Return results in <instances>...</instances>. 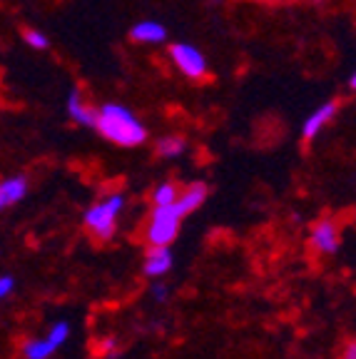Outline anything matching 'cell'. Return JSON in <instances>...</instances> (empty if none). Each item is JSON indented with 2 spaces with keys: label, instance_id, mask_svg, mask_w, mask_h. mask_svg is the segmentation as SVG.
Masks as SVG:
<instances>
[{
  "label": "cell",
  "instance_id": "cell-1",
  "mask_svg": "<svg viewBox=\"0 0 356 359\" xmlns=\"http://www.w3.org/2000/svg\"><path fill=\"white\" fill-rule=\"evenodd\" d=\"M93 128L97 130L107 142L120 145V147H139L147 140L145 123H142L130 107L120 105V102H105V105L97 107Z\"/></svg>",
  "mask_w": 356,
  "mask_h": 359
},
{
  "label": "cell",
  "instance_id": "cell-2",
  "mask_svg": "<svg viewBox=\"0 0 356 359\" xmlns=\"http://www.w3.org/2000/svg\"><path fill=\"white\" fill-rule=\"evenodd\" d=\"M123 208H125V195L123 192H112L105 200L95 202L93 208L85 210V215H83L85 227H88L97 240H102V242L112 240V235H115V230H117V217H120Z\"/></svg>",
  "mask_w": 356,
  "mask_h": 359
},
{
  "label": "cell",
  "instance_id": "cell-3",
  "mask_svg": "<svg viewBox=\"0 0 356 359\" xmlns=\"http://www.w3.org/2000/svg\"><path fill=\"white\" fill-rule=\"evenodd\" d=\"M182 217L174 212V208H155L145 224L147 247H170L179 235Z\"/></svg>",
  "mask_w": 356,
  "mask_h": 359
},
{
  "label": "cell",
  "instance_id": "cell-4",
  "mask_svg": "<svg viewBox=\"0 0 356 359\" xmlns=\"http://www.w3.org/2000/svg\"><path fill=\"white\" fill-rule=\"evenodd\" d=\"M170 60H172L174 67L189 80H205L207 73H210V62H207L205 53L189 43L170 45Z\"/></svg>",
  "mask_w": 356,
  "mask_h": 359
},
{
  "label": "cell",
  "instance_id": "cell-5",
  "mask_svg": "<svg viewBox=\"0 0 356 359\" xmlns=\"http://www.w3.org/2000/svg\"><path fill=\"white\" fill-rule=\"evenodd\" d=\"M312 247L319 255H334L339 252L341 245V227L336 219L331 217H322L317 224L312 227V237H309Z\"/></svg>",
  "mask_w": 356,
  "mask_h": 359
},
{
  "label": "cell",
  "instance_id": "cell-6",
  "mask_svg": "<svg viewBox=\"0 0 356 359\" xmlns=\"http://www.w3.org/2000/svg\"><path fill=\"white\" fill-rule=\"evenodd\" d=\"M336 112H339V102L336 100H327L324 105H319L317 110H312L309 118H304V123H301V137H304L306 142H312L314 137L336 118Z\"/></svg>",
  "mask_w": 356,
  "mask_h": 359
},
{
  "label": "cell",
  "instance_id": "cell-7",
  "mask_svg": "<svg viewBox=\"0 0 356 359\" xmlns=\"http://www.w3.org/2000/svg\"><path fill=\"white\" fill-rule=\"evenodd\" d=\"M207 185L205 182H189L184 190H179L177 200H174V212L179 215V217H187V215H192L195 210H200L202 205H205L207 200Z\"/></svg>",
  "mask_w": 356,
  "mask_h": 359
},
{
  "label": "cell",
  "instance_id": "cell-8",
  "mask_svg": "<svg viewBox=\"0 0 356 359\" xmlns=\"http://www.w3.org/2000/svg\"><path fill=\"white\" fill-rule=\"evenodd\" d=\"M174 257L170 247H150L145 255V262H142V272L145 277H152V280H160L172 269Z\"/></svg>",
  "mask_w": 356,
  "mask_h": 359
},
{
  "label": "cell",
  "instance_id": "cell-9",
  "mask_svg": "<svg viewBox=\"0 0 356 359\" xmlns=\"http://www.w3.org/2000/svg\"><path fill=\"white\" fill-rule=\"evenodd\" d=\"M28 195V177L25 175H13V177L0 180V212L18 205Z\"/></svg>",
  "mask_w": 356,
  "mask_h": 359
},
{
  "label": "cell",
  "instance_id": "cell-10",
  "mask_svg": "<svg viewBox=\"0 0 356 359\" xmlns=\"http://www.w3.org/2000/svg\"><path fill=\"white\" fill-rule=\"evenodd\" d=\"M67 115L75 120L78 125L83 128H93L95 125V115H97V107L88 105L78 88L70 90V95H67Z\"/></svg>",
  "mask_w": 356,
  "mask_h": 359
},
{
  "label": "cell",
  "instance_id": "cell-11",
  "mask_svg": "<svg viewBox=\"0 0 356 359\" xmlns=\"http://www.w3.org/2000/svg\"><path fill=\"white\" fill-rule=\"evenodd\" d=\"M130 38L135 43H145V45H160L167 40V28L157 20H139L130 30Z\"/></svg>",
  "mask_w": 356,
  "mask_h": 359
},
{
  "label": "cell",
  "instance_id": "cell-12",
  "mask_svg": "<svg viewBox=\"0 0 356 359\" xmlns=\"http://www.w3.org/2000/svg\"><path fill=\"white\" fill-rule=\"evenodd\" d=\"M157 155L160 157H167V160H174V157H179L184 150H187V140H184L182 135H165V137H160L155 145Z\"/></svg>",
  "mask_w": 356,
  "mask_h": 359
},
{
  "label": "cell",
  "instance_id": "cell-13",
  "mask_svg": "<svg viewBox=\"0 0 356 359\" xmlns=\"http://www.w3.org/2000/svg\"><path fill=\"white\" fill-rule=\"evenodd\" d=\"M20 352H22V357H25V359H50L57 349L53 347L45 337H40V339H28V342L20 347Z\"/></svg>",
  "mask_w": 356,
  "mask_h": 359
},
{
  "label": "cell",
  "instance_id": "cell-14",
  "mask_svg": "<svg viewBox=\"0 0 356 359\" xmlns=\"http://www.w3.org/2000/svg\"><path fill=\"white\" fill-rule=\"evenodd\" d=\"M179 195V187L174 182H160L152 192V205L155 208H172Z\"/></svg>",
  "mask_w": 356,
  "mask_h": 359
},
{
  "label": "cell",
  "instance_id": "cell-15",
  "mask_svg": "<svg viewBox=\"0 0 356 359\" xmlns=\"http://www.w3.org/2000/svg\"><path fill=\"white\" fill-rule=\"evenodd\" d=\"M67 337H70V325H67V322H55V325L48 330L45 339H48L55 349H60L62 344L67 342Z\"/></svg>",
  "mask_w": 356,
  "mask_h": 359
},
{
  "label": "cell",
  "instance_id": "cell-16",
  "mask_svg": "<svg viewBox=\"0 0 356 359\" xmlns=\"http://www.w3.org/2000/svg\"><path fill=\"white\" fill-rule=\"evenodd\" d=\"M22 40H25V45H28V48H33V50H48V48H50V40L45 38V33L33 30V28L22 33Z\"/></svg>",
  "mask_w": 356,
  "mask_h": 359
},
{
  "label": "cell",
  "instance_id": "cell-17",
  "mask_svg": "<svg viewBox=\"0 0 356 359\" xmlns=\"http://www.w3.org/2000/svg\"><path fill=\"white\" fill-rule=\"evenodd\" d=\"M13 290H15V280L11 275H0V302L11 297Z\"/></svg>",
  "mask_w": 356,
  "mask_h": 359
},
{
  "label": "cell",
  "instance_id": "cell-18",
  "mask_svg": "<svg viewBox=\"0 0 356 359\" xmlns=\"http://www.w3.org/2000/svg\"><path fill=\"white\" fill-rule=\"evenodd\" d=\"M150 292H152V297H155L157 302H167V299H170V287L165 285V282H155Z\"/></svg>",
  "mask_w": 356,
  "mask_h": 359
},
{
  "label": "cell",
  "instance_id": "cell-19",
  "mask_svg": "<svg viewBox=\"0 0 356 359\" xmlns=\"http://www.w3.org/2000/svg\"><path fill=\"white\" fill-rule=\"evenodd\" d=\"M102 352H105L107 357H117V339H115V337H107V339H102Z\"/></svg>",
  "mask_w": 356,
  "mask_h": 359
},
{
  "label": "cell",
  "instance_id": "cell-20",
  "mask_svg": "<svg viewBox=\"0 0 356 359\" xmlns=\"http://www.w3.org/2000/svg\"><path fill=\"white\" fill-rule=\"evenodd\" d=\"M341 359H356V342L354 339H349L344 347V352H341Z\"/></svg>",
  "mask_w": 356,
  "mask_h": 359
},
{
  "label": "cell",
  "instance_id": "cell-21",
  "mask_svg": "<svg viewBox=\"0 0 356 359\" xmlns=\"http://www.w3.org/2000/svg\"><path fill=\"white\" fill-rule=\"evenodd\" d=\"M346 85H349V90L354 93V88H356V73H349V80H346Z\"/></svg>",
  "mask_w": 356,
  "mask_h": 359
},
{
  "label": "cell",
  "instance_id": "cell-22",
  "mask_svg": "<svg viewBox=\"0 0 356 359\" xmlns=\"http://www.w3.org/2000/svg\"><path fill=\"white\" fill-rule=\"evenodd\" d=\"M287 3H312V0H287Z\"/></svg>",
  "mask_w": 356,
  "mask_h": 359
}]
</instances>
